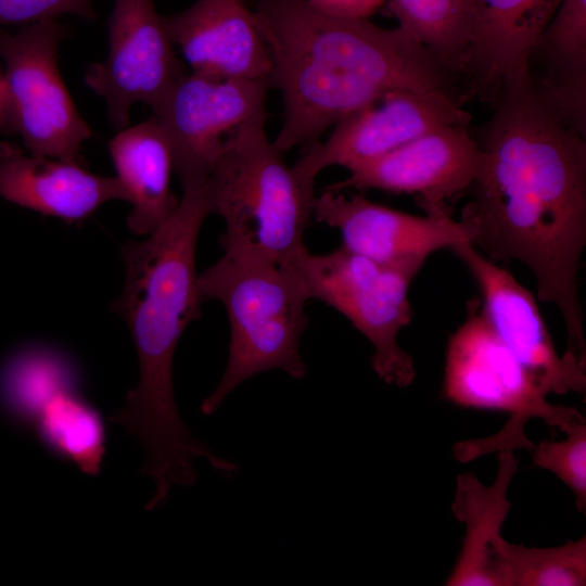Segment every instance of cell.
Masks as SVG:
<instances>
[{"label": "cell", "instance_id": "6da1fadb", "mask_svg": "<svg viewBox=\"0 0 586 586\" xmlns=\"http://www.w3.org/2000/svg\"><path fill=\"white\" fill-rule=\"evenodd\" d=\"M475 136L482 164L460 220L495 263L518 260L560 311L566 352L586 364L577 277L586 244V141L533 80L502 90Z\"/></svg>", "mask_w": 586, "mask_h": 586}, {"label": "cell", "instance_id": "7a4b0ae2", "mask_svg": "<svg viewBox=\"0 0 586 586\" xmlns=\"http://www.w3.org/2000/svg\"><path fill=\"white\" fill-rule=\"evenodd\" d=\"M173 215L142 241L122 250L125 284L115 309L127 323L139 361L138 384L111 421L135 436L144 451L141 472L154 492L166 496L175 485L192 486L193 462L219 456L184 424L174 394L173 364L186 328L200 317L204 301L195 271L199 234L213 214L209 181L182 187Z\"/></svg>", "mask_w": 586, "mask_h": 586}, {"label": "cell", "instance_id": "3957f363", "mask_svg": "<svg viewBox=\"0 0 586 586\" xmlns=\"http://www.w3.org/2000/svg\"><path fill=\"white\" fill-rule=\"evenodd\" d=\"M267 43L270 87L283 118L282 154L311 145L345 116L390 91L450 90L449 72L399 27L331 16L307 0H249Z\"/></svg>", "mask_w": 586, "mask_h": 586}, {"label": "cell", "instance_id": "277c9868", "mask_svg": "<svg viewBox=\"0 0 586 586\" xmlns=\"http://www.w3.org/2000/svg\"><path fill=\"white\" fill-rule=\"evenodd\" d=\"M266 120L258 116L225 141L208 178L213 214L225 222L224 252L298 268L309 252L304 234L314 184L284 162L266 135Z\"/></svg>", "mask_w": 586, "mask_h": 586}, {"label": "cell", "instance_id": "5b68a950", "mask_svg": "<svg viewBox=\"0 0 586 586\" xmlns=\"http://www.w3.org/2000/svg\"><path fill=\"white\" fill-rule=\"evenodd\" d=\"M204 298L226 308L230 327L228 360L216 388L201 404L213 415L240 384L279 369L303 379L307 367L300 342L308 327L310 296L298 268L226 253L198 277Z\"/></svg>", "mask_w": 586, "mask_h": 586}, {"label": "cell", "instance_id": "8992f818", "mask_svg": "<svg viewBox=\"0 0 586 586\" xmlns=\"http://www.w3.org/2000/svg\"><path fill=\"white\" fill-rule=\"evenodd\" d=\"M442 394L462 408L509 415L494 436L457 444L464 462L493 451H531L535 444L525 435L524 425L532 418L561 432L585 419L575 407L548 402V395L494 331L476 298L469 301L464 321L447 342Z\"/></svg>", "mask_w": 586, "mask_h": 586}, {"label": "cell", "instance_id": "52a82bcc", "mask_svg": "<svg viewBox=\"0 0 586 586\" xmlns=\"http://www.w3.org/2000/svg\"><path fill=\"white\" fill-rule=\"evenodd\" d=\"M422 266L385 264L344 246L326 253L308 252L300 272L310 300H318L346 317L372 345L371 366L386 384L409 386L416 378L412 357L398 344V334L412 318L410 284Z\"/></svg>", "mask_w": 586, "mask_h": 586}, {"label": "cell", "instance_id": "ba28073f", "mask_svg": "<svg viewBox=\"0 0 586 586\" xmlns=\"http://www.w3.org/2000/svg\"><path fill=\"white\" fill-rule=\"evenodd\" d=\"M67 29L55 20L0 28V56L8 132L20 135L26 151L78 163L92 130L61 77L58 48Z\"/></svg>", "mask_w": 586, "mask_h": 586}, {"label": "cell", "instance_id": "9c48e42d", "mask_svg": "<svg viewBox=\"0 0 586 586\" xmlns=\"http://www.w3.org/2000/svg\"><path fill=\"white\" fill-rule=\"evenodd\" d=\"M269 81L184 74L153 112L182 187L208 180L225 141L266 113Z\"/></svg>", "mask_w": 586, "mask_h": 586}, {"label": "cell", "instance_id": "30bf717a", "mask_svg": "<svg viewBox=\"0 0 586 586\" xmlns=\"http://www.w3.org/2000/svg\"><path fill=\"white\" fill-rule=\"evenodd\" d=\"M107 35L106 58L89 65L84 80L120 130L129 125L132 103L154 112L186 71L153 0H114Z\"/></svg>", "mask_w": 586, "mask_h": 586}, {"label": "cell", "instance_id": "8fae6325", "mask_svg": "<svg viewBox=\"0 0 586 586\" xmlns=\"http://www.w3.org/2000/svg\"><path fill=\"white\" fill-rule=\"evenodd\" d=\"M470 120V113L451 91H390L337 122L329 138L309 145L292 167L314 184L327 167L337 165L349 170L433 129L469 125Z\"/></svg>", "mask_w": 586, "mask_h": 586}, {"label": "cell", "instance_id": "7c38bea8", "mask_svg": "<svg viewBox=\"0 0 586 586\" xmlns=\"http://www.w3.org/2000/svg\"><path fill=\"white\" fill-rule=\"evenodd\" d=\"M450 250L471 272L492 328L539 387L547 395L585 393L586 365L557 352L533 294L469 241Z\"/></svg>", "mask_w": 586, "mask_h": 586}, {"label": "cell", "instance_id": "4fadbf2b", "mask_svg": "<svg viewBox=\"0 0 586 586\" xmlns=\"http://www.w3.org/2000/svg\"><path fill=\"white\" fill-rule=\"evenodd\" d=\"M481 164V150L468 125H448L349 169L345 179L324 190L407 193L428 212L467 194Z\"/></svg>", "mask_w": 586, "mask_h": 586}, {"label": "cell", "instance_id": "5bb4252c", "mask_svg": "<svg viewBox=\"0 0 586 586\" xmlns=\"http://www.w3.org/2000/svg\"><path fill=\"white\" fill-rule=\"evenodd\" d=\"M424 213L416 216L371 202L361 193L346 196L328 190L313 204V218L337 229L342 246L380 263L423 266L434 252L470 242L469 228L449 206Z\"/></svg>", "mask_w": 586, "mask_h": 586}, {"label": "cell", "instance_id": "9a60e30c", "mask_svg": "<svg viewBox=\"0 0 586 586\" xmlns=\"http://www.w3.org/2000/svg\"><path fill=\"white\" fill-rule=\"evenodd\" d=\"M163 22L193 73L269 81L270 53L249 0H196Z\"/></svg>", "mask_w": 586, "mask_h": 586}, {"label": "cell", "instance_id": "2e32d148", "mask_svg": "<svg viewBox=\"0 0 586 586\" xmlns=\"http://www.w3.org/2000/svg\"><path fill=\"white\" fill-rule=\"evenodd\" d=\"M562 0H468L470 51L466 74L491 102L532 80L530 56Z\"/></svg>", "mask_w": 586, "mask_h": 586}, {"label": "cell", "instance_id": "e0dca14e", "mask_svg": "<svg viewBox=\"0 0 586 586\" xmlns=\"http://www.w3.org/2000/svg\"><path fill=\"white\" fill-rule=\"evenodd\" d=\"M0 198L47 216L75 222L111 200L126 201L117 177H103L76 162L25 152L0 142Z\"/></svg>", "mask_w": 586, "mask_h": 586}, {"label": "cell", "instance_id": "ac0fdd59", "mask_svg": "<svg viewBox=\"0 0 586 586\" xmlns=\"http://www.w3.org/2000/svg\"><path fill=\"white\" fill-rule=\"evenodd\" d=\"M109 151L126 201L131 204L129 229L137 235L153 233L179 203L170 190L171 150L157 119L153 116L118 130L109 142Z\"/></svg>", "mask_w": 586, "mask_h": 586}, {"label": "cell", "instance_id": "d6986e66", "mask_svg": "<svg viewBox=\"0 0 586 586\" xmlns=\"http://www.w3.org/2000/svg\"><path fill=\"white\" fill-rule=\"evenodd\" d=\"M519 460L512 450L500 451L498 470L491 485L474 474L457 476L451 511L464 525L457 561L445 581L447 586H498L494 571L493 543L501 536L509 514V485L518 471Z\"/></svg>", "mask_w": 586, "mask_h": 586}, {"label": "cell", "instance_id": "ffe728a7", "mask_svg": "<svg viewBox=\"0 0 586 586\" xmlns=\"http://www.w3.org/2000/svg\"><path fill=\"white\" fill-rule=\"evenodd\" d=\"M530 72L559 115L586 136V0H562L533 47Z\"/></svg>", "mask_w": 586, "mask_h": 586}, {"label": "cell", "instance_id": "44dd1931", "mask_svg": "<svg viewBox=\"0 0 586 586\" xmlns=\"http://www.w3.org/2000/svg\"><path fill=\"white\" fill-rule=\"evenodd\" d=\"M81 374L63 349L37 344L21 351L7 365L0 380L3 399L23 422L34 424L56 397L80 392Z\"/></svg>", "mask_w": 586, "mask_h": 586}, {"label": "cell", "instance_id": "7402d4cb", "mask_svg": "<svg viewBox=\"0 0 586 586\" xmlns=\"http://www.w3.org/2000/svg\"><path fill=\"white\" fill-rule=\"evenodd\" d=\"M34 428L46 449L82 473L101 471L107 430L101 412L80 392L65 393L37 416Z\"/></svg>", "mask_w": 586, "mask_h": 586}, {"label": "cell", "instance_id": "603a6c76", "mask_svg": "<svg viewBox=\"0 0 586 586\" xmlns=\"http://www.w3.org/2000/svg\"><path fill=\"white\" fill-rule=\"evenodd\" d=\"M398 26L450 74L466 73L470 51L468 0H387Z\"/></svg>", "mask_w": 586, "mask_h": 586}, {"label": "cell", "instance_id": "cb8c5ba5", "mask_svg": "<svg viewBox=\"0 0 586 586\" xmlns=\"http://www.w3.org/2000/svg\"><path fill=\"white\" fill-rule=\"evenodd\" d=\"M498 586L586 585V537L556 547H526L499 536L493 543Z\"/></svg>", "mask_w": 586, "mask_h": 586}, {"label": "cell", "instance_id": "d4e9b609", "mask_svg": "<svg viewBox=\"0 0 586 586\" xmlns=\"http://www.w3.org/2000/svg\"><path fill=\"white\" fill-rule=\"evenodd\" d=\"M561 441H542L534 445L532 460L562 481L572 492L581 513L586 511V422H575Z\"/></svg>", "mask_w": 586, "mask_h": 586}, {"label": "cell", "instance_id": "484cf974", "mask_svg": "<svg viewBox=\"0 0 586 586\" xmlns=\"http://www.w3.org/2000/svg\"><path fill=\"white\" fill-rule=\"evenodd\" d=\"M94 0H0V28L4 25H28L43 20H55L62 14H76L95 20Z\"/></svg>", "mask_w": 586, "mask_h": 586}, {"label": "cell", "instance_id": "4316f807", "mask_svg": "<svg viewBox=\"0 0 586 586\" xmlns=\"http://www.w3.org/2000/svg\"><path fill=\"white\" fill-rule=\"evenodd\" d=\"M320 12L341 18L368 20L384 0H307Z\"/></svg>", "mask_w": 586, "mask_h": 586}, {"label": "cell", "instance_id": "83f0119b", "mask_svg": "<svg viewBox=\"0 0 586 586\" xmlns=\"http://www.w3.org/2000/svg\"><path fill=\"white\" fill-rule=\"evenodd\" d=\"M0 130L8 131L2 75H0Z\"/></svg>", "mask_w": 586, "mask_h": 586}]
</instances>
